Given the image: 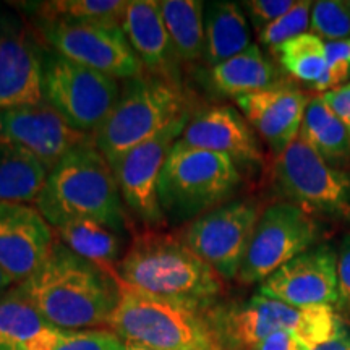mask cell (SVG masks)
Here are the masks:
<instances>
[{
    "label": "cell",
    "mask_w": 350,
    "mask_h": 350,
    "mask_svg": "<svg viewBox=\"0 0 350 350\" xmlns=\"http://www.w3.org/2000/svg\"><path fill=\"white\" fill-rule=\"evenodd\" d=\"M52 326L64 331L107 325L119 300V281L55 239L33 275L16 286Z\"/></svg>",
    "instance_id": "6da1fadb"
},
{
    "label": "cell",
    "mask_w": 350,
    "mask_h": 350,
    "mask_svg": "<svg viewBox=\"0 0 350 350\" xmlns=\"http://www.w3.org/2000/svg\"><path fill=\"white\" fill-rule=\"evenodd\" d=\"M117 281L133 291L200 308L221 291L217 273L177 235L137 234L116 266Z\"/></svg>",
    "instance_id": "7a4b0ae2"
},
{
    "label": "cell",
    "mask_w": 350,
    "mask_h": 350,
    "mask_svg": "<svg viewBox=\"0 0 350 350\" xmlns=\"http://www.w3.org/2000/svg\"><path fill=\"white\" fill-rule=\"evenodd\" d=\"M38 211L52 227L91 219L124 232L129 227L116 175L93 138L77 146L49 170L36 200Z\"/></svg>",
    "instance_id": "3957f363"
},
{
    "label": "cell",
    "mask_w": 350,
    "mask_h": 350,
    "mask_svg": "<svg viewBox=\"0 0 350 350\" xmlns=\"http://www.w3.org/2000/svg\"><path fill=\"white\" fill-rule=\"evenodd\" d=\"M107 326L129 345L150 350H224L216 327L200 308L143 294L119 282Z\"/></svg>",
    "instance_id": "277c9868"
},
{
    "label": "cell",
    "mask_w": 350,
    "mask_h": 350,
    "mask_svg": "<svg viewBox=\"0 0 350 350\" xmlns=\"http://www.w3.org/2000/svg\"><path fill=\"white\" fill-rule=\"evenodd\" d=\"M187 116H191L190 100L180 85L143 73L125 80L119 100L91 138L112 167L135 146Z\"/></svg>",
    "instance_id": "5b68a950"
},
{
    "label": "cell",
    "mask_w": 350,
    "mask_h": 350,
    "mask_svg": "<svg viewBox=\"0 0 350 350\" xmlns=\"http://www.w3.org/2000/svg\"><path fill=\"white\" fill-rule=\"evenodd\" d=\"M239 183V167L230 157L177 139L159 178L161 209L170 222L188 221L230 196Z\"/></svg>",
    "instance_id": "8992f818"
},
{
    "label": "cell",
    "mask_w": 350,
    "mask_h": 350,
    "mask_svg": "<svg viewBox=\"0 0 350 350\" xmlns=\"http://www.w3.org/2000/svg\"><path fill=\"white\" fill-rule=\"evenodd\" d=\"M116 78L46 51L42 65V96L64 120L81 133H94L120 98Z\"/></svg>",
    "instance_id": "52a82bcc"
},
{
    "label": "cell",
    "mask_w": 350,
    "mask_h": 350,
    "mask_svg": "<svg viewBox=\"0 0 350 350\" xmlns=\"http://www.w3.org/2000/svg\"><path fill=\"white\" fill-rule=\"evenodd\" d=\"M38 34L55 54L116 80L144 73L122 26L38 20Z\"/></svg>",
    "instance_id": "ba28073f"
},
{
    "label": "cell",
    "mask_w": 350,
    "mask_h": 350,
    "mask_svg": "<svg viewBox=\"0 0 350 350\" xmlns=\"http://www.w3.org/2000/svg\"><path fill=\"white\" fill-rule=\"evenodd\" d=\"M317 232L310 213L299 204L288 201L271 204L258 219L237 279L243 284L262 282L286 262L308 250Z\"/></svg>",
    "instance_id": "9c48e42d"
},
{
    "label": "cell",
    "mask_w": 350,
    "mask_h": 350,
    "mask_svg": "<svg viewBox=\"0 0 350 350\" xmlns=\"http://www.w3.org/2000/svg\"><path fill=\"white\" fill-rule=\"evenodd\" d=\"M260 216V206L255 201H229L193 219L180 239L219 275L234 279Z\"/></svg>",
    "instance_id": "30bf717a"
},
{
    "label": "cell",
    "mask_w": 350,
    "mask_h": 350,
    "mask_svg": "<svg viewBox=\"0 0 350 350\" xmlns=\"http://www.w3.org/2000/svg\"><path fill=\"white\" fill-rule=\"evenodd\" d=\"M274 180L279 190L305 211L338 213L349 204L347 177L331 167L300 131L275 159Z\"/></svg>",
    "instance_id": "8fae6325"
},
{
    "label": "cell",
    "mask_w": 350,
    "mask_h": 350,
    "mask_svg": "<svg viewBox=\"0 0 350 350\" xmlns=\"http://www.w3.org/2000/svg\"><path fill=\"white\" fill-rule=\"evenodd\" d=\"M191 116L182 117L133 150L112 165L125 208L146 226L157 229L165 217L159 203V178L167 156Z\"/></svg>",
    "instance_id": "7c38bea8"
},
{
    "label": "cell",
    "mask_w": 350,
    "mask_h": 350,
    "mask_svg": "<svg viewBox=\"0 0 350 350\" xmlns=\"http://www.w3.org/2000/svg\"><path fill=\"white\" fill-rule=\"evenodd\" d=\"M44 55L42 39L31 26L0 13V111L42 103Z\"/></svg>",
    "instance_id": "4fadbf2b"
},
{
    "label": "cell",
    "mask_w": 350,
    "mask_h": 350,
    "mask_svg": "<svg viewBox=\"0 0 350 350\" xmlns=\"http://www.w3.org/2000/svg\"><path fill=\"white\" fill-rule=\"evenodd\" d=\"M90 138L72 129L46 100L0 111V144L29 152L49 170Z\"/></svg>",
    "instance_id": "5bb4252c"
},
{
    "label": "cell",
    "mask_w": 350,
    "mask_h": 350,
    "mask_svg": "<svg viewBox=\"0 0 350 350\" xmlns=\"http://www.w3.org/2000/svg\"><path fill=\"white\" fill-rule=\"evenodd\" d=\"M260 292L294 308L331 306L339 300L334 253L327 247L306 250L265 279Z\"/></svg>",
    "instance_id": "9a60e30c"
},
{
    "label": "cell",
    "mask_w": 350,
    "mask_h": 350,
    "mask_svg": "<svg viewBox=\"0 0 350 350\" xmlns=\"http://www.w3.org/2000/svg\"><path fill=\"white\" fill-rule=\"evenodd\" d=\"M55 242L54 227L28 204H0V268L25 282L41 268Z\"/></svg>",
    "instance_id": "2e32d148"
},
{
    "label": "cell",
    "mask_w": 350,
    "mask_h": 350,
    "mask_svg": "<svg viewBox=\"0 0 350 350\" xmlns=\"http://www.w3.org/2000/svg\"><path fill=\"white\" fill-rule=\"evenodd\" d=\"M178 139L187 146L224 154L235 164H258L262 159L252 125L230 106H211L195 112Z\"/></svg>",
    "instance_id": "e0dca14e"
},
{
    "label": "cell",
    "mask_w": 350,
    "mask_h": 350,
    "mask_svg": "<svg viewBox=\"0 0 350 350\" xmlns=\"http://www.w3.org/2000/svg\"><path fill=\"white\" fill-rule=\"evenodd\" d=\"M308 100L295 88L279 85L235 98L248 124L278 156L299 135Z\"/></svg>",
    "instance_id": "ac0fdd59"
},
{
    "label": "cell",
    "mask_w": 350,
    "mask_h": 350,
    "mask_svg": "<svg viewBox=\"0 0 350 350\" xmlns=\"http://www.w3.org/2000/svg\"><path fill=\"white\" fill-rule=\"evenodd\" d=\"M122 29L142 62L144 73L180 85L178 59L161 15L159 2L130 0Z\"/></svg>",
    "instance_id": "d6986e66"
},
{
    "label": "cell",
    "mask_w": 350,
    "mask_h": 350,
    "mask_svg": "<svg viewBox=\"0 0 350 350\" xmlns=\"http://www.w3.org/2000/svg\"><path fill=\"white\" fill-rule=\"evenodd\" d=\"M300 317V308L260 294L227 313L222 318L221 327L216 329L222 342L226 339L237 347L253 349L278 331H291L294 334Z\"/></svg>",
    "instance_id": "ffe728a7"
},
{
    "label": "cell",
    "mask_w": 350,
    "mask_h": 350,
    "mask_svg": "<svg viewBox=\"0 0 350 350\" xmlns=\"http://www.w3.org/2000/svg\"><path fill=\"white\" fill-rule=\"evenodd\" d=\"M59 332L18 287L0 297V350H54Z\"/></svg>",
    "instance_id": "44dd1931"
},
{
    "label": "cell",
    "mask_w": 350,
    "mask_h": 350,
    "mask_svg": "<svg viewBox=\"0 0 350 350\" xmlns=\"http://www.w3.org/2000/svg\"><path fill=\"white\" fill-rule=\"evenodd\" d=\"M250 46V26L242 5L235 2L204 3V59L211 67Z\"/></svg>",
    "instance_id": "7402d4cb"
},
{
    "label": "cell",
    "mask_w": 350,
    "mask_h": 350,
    "mask_svg": "<svg viewBox=\"0 0 350 350\" xmlns=\"http://www.w3.org/2000/svg\"><path fill=\"white\" fill-rule=\"evenodd\" d=\"M54 234L68 250L104 269L119 265L125 253L124 232L91 219H80L54 227Z\"/></svg>",
    "instance_id": "603a6c76"
},
{
    "label": "cell",
    "mask_w": 350,
    "mask_h": 350,
    "mask_svg": "<svg viewBox=\"0 0 350 350\" xmlns=\"http://www.w3.org/2000/svg\"><path fill=\"white\" fill-rule=\"evenodd\" d=\"M211 80L221 93L235 99L275 86L278 72L262 54L260 46L252 44L247 51L213 67Z\"/></svg>",
    "instance_id": "cb8c5ba5"
},
{
    "label": "cell",
    "mask_w": 350,
    "mask_h": 350,
    "mask_svg": "<svg viewBox=\"0 0 350 350\" xmlns=\"http://www.w3.org/2000/svg\"><path fill=\"white\" fill-rule=\"evenodd\" d=\"M49 169L18 148L0 144V204H26L39 198Z\"/></svg>",
    "instance_id": "d4e9b609"
},
{
    "label": "cell",
    "mask_w": 350,
    "mask_h": 350,
    "mask_svg": "<svg viewBox=\"0 0 350 350\" xmlns=\"http://www.w3.org/2000/svg\"><path fill=\"white\" fill-rule=\"evenodd\" d=\"M159 10L178 62L204 57V3L200 0H161Z\"/></svg>",
    "instance_id": "484cf974"
},
{
    "label": "cell",
    "mask_w": 350,
    "mask_h": 350,
    "mask_svg": "<svg viewBox=\"0 0 350 350\" xmlns=\"http://www.w3.org/2000/svg\"><path fill=\"white\" fill-rule=\"evenodd\" d=\"M300 133L325 159H342L350 154V133L332 113L321 96L308 100Z\"/></svg>",
    "instance_id": "4316f807"
},
{
    "label": "cell",
    "mask_w": 350,
    "mask_h": 350,
    "mask_svg": "<svg viewBox=\"0 0 350 350\" xmlns=\"http://www.w3.org/2000/svg\"><path fill=\"white\" fill-rule=\"evenodd\" d=\"M126 0H52L34 3L38 20L122 26Z\"/></svg>",
    "instance_id": "83f0119b"
},
{
    "label": "cell",
    "mask_w": 350,
    "mask_h": 350,
    "mask_svg": "<svg viewBox=\"0 0 350 350\" xmlns=\"http://www.w3.org/2000/svg\"><path fill=\"white\" fill-rule=\"evenodd\" d=\"M274 52L287 73L312 85L325 75L327 68L325 42L313 33L288 39Z\"/></svg>",
    "instance_id": "f1b7e54d"
},
{
    "label": "cell",
    "mask_w": 350,
    "mask_h": 350,
    "mask_svg": "<svg viewBox=\"0 0 350 350\" xmlns=\"http://www.w3.org/2000/svg\"><path fill=\"white\" fill-rule=\"evenodd\" d=\"M312 33L319 39L342 41L350 39V2L347 0H319L313 2Z\"/></svg>",
    "instance_id": "f546056e"
},
{
    "label": "cell",
    "mask_w": 350,
    "mask_h": 350,
    "mask_svg": "<svg viewBox=\"0 0 350 350\" xmlns=\"http://www.w3.org/2000/svg\"><path fill=\"white\" fill-rule=\"evenodd\" d=\"M300 310V323L294 331V336L305 349L325 344L342 332L340 331L339 319L332 312L331 306H310V308Z\"/></svg>",
    "instance_id": "4dcf8cb0"
},
{
    "label": "cell",
    "mask_w": 350,
    "mask_h": 350,
    "mask_svg": "<svg viewBox=\"0 0 350 350\" xmlns=\"http://www.w3.org/2000/svg\"><path fill=\"white\" fill-rule=\"evenodd\" d=\"M313 2L310 0H299L286 15L278 18L273 23L262 28L260 31V41L265 46L275 49L288 39H294L300 34H305L310 28V13H312Z\"/></svg>",
    "instance_id": "1f68e13d"
},
{
    "label": "cell",
    "mask_w": 350,
    "mask_h": 350,
    "mask_svg": "<svg viewBox=\"0 0 350 350\" xmlns=\"http://www.w3.org/2000/svg\"><path fill=\"white\" fill-rule=\"evenodd\" d=\"M54 350H126V344L112 331L60 329Z\"/></svg>",
    "instance_id": "d6a6232c"
},
{
    "label": "cell",
    "mask_w": 350,
    "mask_h": 350,
    "mask_svg": "<svg viewBox=\"0 0 350 350\" xmlns=\"http://www.w3.org/2000/svg\"><path fill=\"white\" fill-rule=\"evenodd\" d=\"M242 5L250 16L253 26L260 33L262 28L286 15L295 5V2L294 0H247Z\"/></svg>",
    "instance_id": "836d02e7"
},
{
    "label": "cell",
    "mask_w": 350,
    "mask_h": 350,
    "mask_svg": "<svg viewBox=\"0 0 350 350\" xmlns=\"http://www.w3.org/2000/svg\"><path fill=\"white\" fill-rule=\"evenodd\" d=\"M326 106L331 109L338 119L345 125L350 133V85L340 86L338 90L327 91L321 96Z\"/></svg>",
    "instance_id": "e575fe53"
},
{
    "label": "cell",
    "mask_w": 350,
    "mask_h": 350,
    "mask_svg": "<svg viewBox=\"0 0 350 350\" xmlns=\"http://www.w3.org/2000/svg\"><path fill=\"white\" fill-rule=\"evenodd\" d=\"M336 269H338L339 297L344 304L350 305V235L342 240L338 256H336Z\"/></svg>",
    "instance_id": "d590c367"
},
{
    "label": "cell",
    "mask_w": 350,
    "mask_h": 350,
    "mask_svg": "<svg viewBox=\"0 0 350 350\" xmlns=\"http://www.w3.org/2000/svg\"><path fill=\"white\" fill-rule=\"evenodd\" d=\"M252 350H306L291 331H278L262 339Z\"/></svg>",
    "instance_id": "8d00e7d4"
},
{
    "label": "cell",
    "mask_w": 350,
    "mask_h": 350,
    "mask_svg": "<svg viewBox=\"0 0 350 350\" xmlns=\"http://www.w3.org/2000/svg\"><path fill=\"white\" fill-rule=\"evenodd\" d=\"M327 64H349L350 65V39L325 42Z\"/></svg>",
    "instance_id": "74e56055"
},
{
    "label": "cell",
    "mask_w": 350,
    "mask_h": 350,
    "mask_svg": "<svg viewBox=\"0 0 350 350\" xmlns=\"http://www.w3.org/2000/svg\"><path fill=\"white\" fill-rule=\"evenodd\" d=\"M306 350H350V339L345 336L342 331L339 336H336L334 339L327 340L325 344H319L317 347L306 349Z\"/></svg>",
    "instance_id": "f35d334b"
},
{
    "label": "cell",
    "mask_w": 350,
    "mask_h": 350,
    "mask_svg": "<svg viewBox=\"0 0 350 350\" xmlns=\"http://www.w3.org/2000/svg\"><path fill=\"white\" fill-rule=\"evenodd\" d=\"M12 284H15V282H13V279L5 273V271L0 268V297H2L3 294H7V292L10 291Z\"/></svg>",
    "instance_id": "ab89813d"
},
{
    "label": "cell",
    "mask_w": 350,
    "mask_h": 350,
    "mask_svg": "<svg viewBox=\"0 0 350 350\" xmlns=\"http://www.w3.org/2000/svg\"><path fill=\"white\" fill-rule=\"evenodd\" d=\"M126 350H150V349H143V347H138V345H129V344H126Z\"/></svg>",
    "instance_id": "60d3db41"
}]
</instances>
